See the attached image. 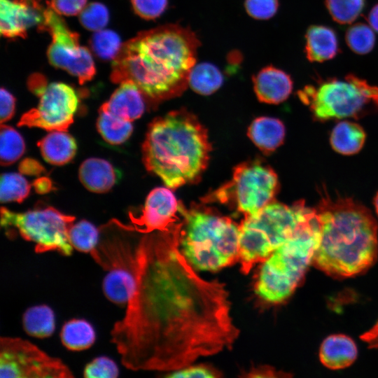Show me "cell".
Listing matches in <instances>:
<instances>
[{
	"label": "cell",
	"mask_w": 378,
	"mask_h": 378,
	"mask_svg": "<svg viewBox=\"0 0 378 378\" xmlns=\"http://www.w3.org/2000/svg\"><path fill=\"white\" fill-rule=\"evenodd\" d=\"M253 83L258 100L274 104L287 99L293 86L290 75L273 66H267L254 75Z\"/></svg>",
	"instance_id": "cell-17"
},
{
	"label": "cell",
	"mask_w": 378,
	"mask_h": 378,
	"mask_svg": "<svg viewBox=\"0 0 378 378\" xmlns=\"http://www.w3.org/2000/svg\"><path fill=\"white\" fill-rule=\"evenodd\" d=\"M20 173L27 175H39L44 172L45 168L37 160L31 158H25L19 164Z\"/></svg>",
	"instance_id": "cell-42"
},
{
	"label": "cell",
	"mask_w": 378,
	"mask_h": 378,
	"mask_svg": "<svg viewBox=\"0 0 378 378\" xmlns=\"http://www.w3.org/2000/svg\"><path fill=\"white\" fill-rule=\"evenodd\" d=\"M97 128L103 139L111 144H120L130 136L133 127L131 122L120 119L99 108Z\"/></svg>",
	"instance_id": "cell-28"
},
{
	"label": "cell",
	"mask_w": 378,
	"mask_h": 378,
	"mask_svg": "<svg viewBox=\"0 0 378 378\" xmlns=\"http://www.w3.org/2000/svg\"><path fill=\"white\" fill-rule=\"evenodd\" d=\"M183 221L141 237L134 290L111 340L133 371L170 372L230 349L239 336L229 292L183 254Z\"/></svg>",
	"instance_id": "cell-1"
},
{
	"label": "cell",
	"mask_w": 378,
	"mask_h": 378,
	"mask_svg": "<svg viewBox=\"0 0 378 378\" xmlns=\"http://www.w3.org/2000/svg\"><path fill=\"white\" fill-rule=\"evenodd\" d=\"M200 45L191 29L178 24L139 32L122 44L111 80L133 83L151 104L176 97L189 85Z\"/></svg>",
	"instance_id": "cell-2"
},
{
	"label": "cell",
	"mask_w": 378,
	"mask_h": 378,
	"mask_svg": "<svg viewBox=\"0 0 378 378\" xmlns=\"http://www.w3.org/2000/svg\"><path fill=\"white\" fill-rule=\"evenodd\" d=\"M86 2L87 0H50L48 3L59 15L72 16L79 14Z\"/></svg>",
	"instance_id": "cell-40"
},
{
	"label": "cell",
	"mask_w": 378,
	"mask_h": 378,
	"mask_svg": "<svg viewBox=\"0 0 378 378\" xmlns=\"http://www.w3.org/2000/svg\"><path fill=\"white\" fill-rule=\"evenodd\" d=\"M78 177L88 190L103 193L108 191L116 183L117 173L108 161L92 158L85 160L80 164Z\"/></svg>",
	"instance_id": "cell-21"
},
{
	"label": "cell",
	"mask_w": 378,
	"mask_h": 378,
	"mask_svg": "<svg viewBox=\"0 0 378 378\" xmlns=\"http://www.w3.org/2000/svg\"><path fill=\"white\" fill-rule=\"evenodd\" d=\"M365 4V0H325L330 16L341 24L353 22L361 14Z\"/></svg>",
	"instance_id": "cell-33"
},
{
	"label": "cell",
	"mask_w": 378,
	"mask_h": 378,
	"mask_svg": "<svg viewBox=\"0 0 378 378\" xmlns=\"http://www.w3.org/2000/svg\"><path fill=\"white\" fill-rule=\"evenodd\" d=\"M109 15L102 4L92 2L86 5L79 13L80 24L90 31L103 29L108 22Z\"/></svg>",
	"instance_id": "cell-35"
},
{
	"label": "cell",
	"mask_w": 378,
	"mask_h": 378,
	"mask_svg": "<svg viewBox=\"0 0 378 378\" xmlns=\"http://www.w3.org/2000/svg\"><path fill=\"white\" fill-rule=\"evenodd\" d=\"M99 238V230L85 220L74 224L69 231L72 247L80 252L90 253L95 248Z\"/></svg>",
	"instance_id": "cell-30"
},
{
	"label": "cell",
	"mask_w": 378,
	"mask_h": 378,
	"mask_svg": "<svg viewBox=\"0 0 378 378\" xmlns=\"http://www.w3.org/2000/svg\"><path fill=\"white\" fill-rule=\"evenodd\" d=\"M316 209L321 237L312 265L340 279L366 272L378 255V224L371 211L352 198L327 195Z\"/></svg>",
	"instance_id": "cell-3"
},
{
	"label": "cell",
	"mask_w": 378,
	"mask_h": 378,
	"mask_svg": "<svg viewBox=\"0 0 378 378\" xmlns=\"http://www.w3.org/2000/svg\"><path fill=\"white\" fill-rule=\"evenodd\" d=\"M166 377L172 378H215L220 377V373L207 365H193V364H191L183 368L170 372Z\"/></svg>",
	"instance_id": "cell-39"
},
{
	"label": "cell",
	"mask_w": 378,
	"mask_h": 378,
	"mask_svg": "<svg viewBox=\"0 0 378 378\" xmlns=\"http://www.w3.org/2000/svg\"><path fill=\"white\" fill-rule=\"evenodd\" d=\"M1 112L0 120L1 124L8 121L14 115L15 97L4 88L0 91Z\"/></svg>",
	"instance_id": "cell-41"
},
{
	"label": "cell",
	"mask_w": 378,
	"mask_h": 378,
	"mask_svg": "<svg viewBox=\"0 0 378 378\" xmlns=\"http://www.w3.org/2000/svg\"><path fill=\"white\" fill-rule=\"evenodd\" d=\"M44 7L31 0H0V32L6 38H25L27 29L39 26Z\"/></svg>",
	"instance_id": "cell-16"
},
{
	"label": "cell",
	"mask_w": 378,
	"mask_h": 378,
	"mask_svg": "<svg viewBox=\"0 0 378 378\" xmlns=\"http://www.w3.org/2000/svg\"><path fill=\"white\" fill-rule=\"evenodd\" d=\"M247 134L260 150L270 153L284 143L286 130L283 122L277 118L260 117L251 122Z\"/></svg>",
	"instance_id": "cell-22"
},
{
	"label": "cell",
	"mask_w": 378,
	"mask_h": 378,
	"mask_svg": "<svg viewBox=\"0 0 378 378\" xmlns=\"http://www.w3.org/2000/svg\"><path fill=\"white\" fill-rule=\"evenodd\" d=\"M100 108L125 121L132 122L139 118L145 109V98L139 89L132 82L120 83Z\"/></svg>",
	"instance_id": "cell-18"
},
{
	"label": "cell",
	"mask_w": 378,
	"mask_h": 378,
	"mask_svg": "<svg viewBox=\"0 0 378 378\" xmlns=\"http://www.w3.org/2000/svg\"><path fill=\"white\" fill-rule=\"evenodd\" d=\"M28 85L39 97L38 105L24 113L18 125L48 132H66L74 122L78 104L75 90L65 83H47L46 78L39 74L29 77Z\"/></svg>",
	"instance_id": "cell-12"
},
{
	"label": "cell",
	"mask_w": 378,
	"mask_h": 378,
	"mask_svg": "<svg viewBox=\"0 0 378 378\" xmlns=\"http://www.w3.org/2000/svg\"><path fill=\"white\" fill-rule=\"evenodd\" d=\"M134 12L141 18L153 20L167 8V0H131Z\"/></svg>",
	"instance_id": "cell-38"
},
{
	"label": "cell",
	"mask_w": 378,
	"mask_h": 378,
	"mask_svg": "<svg viewBox=\"0 0 378 378\" xmlns=\"http://www.w3.org/2000/svg\"><path fill=\"white\" fill-rule=\"evenodd\" d=\"M38 27L51 36L47 56L52 66L76 76L81 85L92 79L96 70L90 52L80 46L78 34L69 28L48 2L44 7L43 22Z\"/></svg>",
	"instance_id": "cell-13"
},
{
	"label": "cell",
	"mask_w": 378,
	"mask_h": 378,
	"mask_svg": "<svg viewBox=\"0 0 378 378\" xmlns=\"http://www.w3.org/2000/svg\"><path fill=\"white\" fill-rule=\"evenodd\" d=\"M33 186L36 192L38 194L48 193L52 188V182L50 179L47 177H39L36 178L34 181Z\"/></svg>",
	"instance_id": "cell-45"
},
{
	"label": "cell",
	"mask_w": 378,
	"mask_h": 378,
	"mask_svg": "<svg viewBox=\"0 0 378 378\" xmlns=\"http://www.w3.org/2000/svg\"><path fill=\"white\" fill-rule=\"evenodd\" d=\"M286 373L276 371L272 367H258L252 368L246 375L250 377H286Z\"/></svg>",
	"instance_id": "cell-43"
},
{
	"label": "cell",
	"mask_w": 378,
	"mask_h": 378,
	"mask_svg": "<svg viewBox=\"0 0 378 378\" xmlns=\"http://www.w3.org/2000/svg\"><path fill=\"white\" fill-rule=\"evenodd\" d=\"M358 349L349 336L335 334L327 337L319 349L321 363L330 370H340L350 366L356 359Z\"/></svg>",
	"instance_id": "cell-19"
},
{
	"label": "cell",
	"mask_w": 378,
	"mask_h": 378,
	"mask_svg": "<svg viewBox=\"0 0 378 378\" xmlns=\"http://www.w3.org/2000/svg\"><path fill=\"white\" fill-rule=\"evenodd\" d=\"M38 146L43 159L53 165H64L76 155V142L64 131H52L42 138Z\"/></svg>",
	"instance_id": "cell-23"
},
{
	"label": "cell",
	"mask_w": 378,
	"mask_h": 378,
	"mask_svg": "<svg viewBox=\"0 0 378 378\" xmlns=\"http://www.w3.org/2000/svg\"><path fill=\"white\" fill-rule=\"evenodd\" d=\"M131 225L113 220L99 229V238L90 255L106 272L102 282L105 297L125 305L136 282L141 237L136 239Z\"/></svg>",
	"instance_id": "cell-8"
},
{
	"label": "cell",
	"mask_w": 378,
	"mask_h": 378,
	"mask_svg": "<svg viewBox=\"0 0 378 378\" xmlns=\"http://www.w3.org/2000/svg\"><path fill=\"white\" fill-rule=\"evenodd\" d=\"M320 237L317 209L309 206L293 236L262 262L254 286L256 295L272 304L289 298L312 265Z\"/></svg>",
	"instance_id": "cell-5"
},
{
	"label": "cell",
	"mask_w": 378,
	"mask_h": 378,
	"mask_svg": "<svg viewBox=\"0 0 378 378\" xmlns=\"http://www.w3.org/2000/svg\"><path fill=\"white\" fill-rule=\"evenodd\" d=\"M76 218L64 214L52 206L23 213L1 208V225L5 230L15 229L25 240L35 244L37 253L57 251L70 255L74 250L69 231Z\"/></svg>",
	"instance_id": "cell-11"
},
{
	"label": "cell",
	"mask_w": 378,
	"mask_h": 378,
	"mask_svg": "<svg viewBox=\"0 0 378 378\" xmlns=\"http://www.w3.org/2000/svg\"><path fill=\"white\" fill-rule=\"evenodd\" d=\"M211 149L205 127L193 114L181 109L150 123L142 145L143 162L167 187L175 189L201 176Z\"/></svg>",
	"instance_id": "cell-4"
},
{
	"label": "cell",
	"mask_w": 378,
	"mask_h": 378,
	"mask_svg": "<svg viewBox=\"0 0 378 378\" xmlns=\"http://www.w3.org/2000/svg\"><path fill=\"white\" fill-rule=\"evenodd\" d=\"M279 188L277 175L270 166L258 161L246 162L234 168L229 182L202 200L232 204L246 217L274 201Z\"/></svg>",
	"instance_id": "cell-10"
},
{
	"label": "cell",
	"mask_w": 378,
	"mask_h": 378,
	"mask_svg": "<svg viewBox=\"0 0 378 378\" xmlns=\"http://www.w3.org/2000/svg\"><path fill=\"white\" fill-rule=\"evenodd\" d=\"M308 208L302 200L291 206L274 200L258 213L244 217L239 225L241 272L248 274L257 263L262 262L293 237Z\"/></svg>",
	"instance_id": "cell-7"
},
{
	"label": "cell",
	"mask_w": 378,
	"mask_h": 378,
	"mask_svg": "<svg viewBox=\"0 0 378 378\" xmlns=\"http://www.w3.org/2000/svg\"><path fill=\"white\" fill-rule=\"evenodd\" d=\"M31 1L36 4L41 5V0H31Z\"/></svg>",
	"instance_id": "cell-48"
},
{
	"label": "cell",
	"mask_w": 378,
	"mask_h": 378,
	"mask_svg": "<svg viewBox=\"0 0 378 378\" xmlns=\"http://www.w3.org/2000/svg\"><path fill=\"white\" fill-rule=\"evenodd\" d=\"M183 217L180 246L183 254L197 270L217 271L239 262V225L212 209L196 206Z\"/></svg>",
	"instance_id": "cell-6"
},
{
	"label": "cell",
	"mask_w": 378,
	"mask_h": 378,
	"mask_svg": "<svg viewBox=\"0 0 378 378\" xmlns=\"http://www.w3.org/2000/svg\"><path fill=\"white\" fill-rule=\"evenodd\" d=\"M371 27L378 33V4L372 7L368 16Z\"/></svg>",
	"instance_id": "cell-46"
},
{
	"label": "cell",
	"mask_w": 378,
	"mask_h": 378,
	"mask_svg": "<svg viewBox=\"0 0 378 378\" xmlns=\"http://www.w3.org/2000/svg\"><path fill=\"white\" fill-rule=\"evenodd\" d=\"M122 44L119 36L108 29L95 31L90 39L92 50L104 59H113L119 52Z\"/></svg>",
	"instance_id": "cell-34"
},
{
	"label": "cell",
	"mask_w": 378,
	"mask_h": 378,
	"mask_svg": "<svg viewBox=\"0 0 378 378\" xmlns=\"http://www.w3.org/2000/svg\"><path fill=\"white\" fill-rule=\"evenodd\" d=\"M22 326L29 335L37 338H46L54 332L55 314L46 304L29 307L23 314Z\"/></svg>",
	"instance_id": "cell-26"
},
{
	"label": "cell",
	"mask_w": 378,
	"mask_h": 378,
	"mask_svg": "<svg viewBox=\"0 0 378 378\" xmlns=\"http://www.w3.org/2000/svg\"><path fill=\"white\" fill-rule=\"evenodd\" d=\"M366 133L358 123L349 120L338 122L332 128L330 144L337 153L344 155L358 153L363 147Z\"/></svg>",
	"instance_id": "cell-24"
},
{
	"label": "cell",
	"mask_w": 378,
	"mask_h": 378,
	"mask_svg": "<svg viewBox=\"0 0 378 378\" xmlns=\"http://www.w3.org/2000/svg\"><path fill=\"white\" fill-rule=\"evenodd\" d=\"M73 372L32 342L15 337L0 338L1 378H70Z\"/></svg>",
	"instance_id": "cell-14"
},
{
	"label": "cell",
	"mask_w": 378,
	"mask_h": 378,
	"mask_svg": "<svg viewBox=\"0 0 378 378\" xmlns=\"http://www.w3.org/2000/svg\"><path fill=\"white\" fill-rule=\"evenodd\" d=\"M119 368L116 363L107 356H98L88 363L83 370L86 378H116Z\"/></svg>",
	"instance_id": "cell-36"
},
{
	"label": "cell",
	"mask_w": 378,
	"mask_h": 378,
	"mask_svg": "<svg viewBox=\"0 0 378 378\" xmlns=\"http://www.w3.org/2000/svg\"><path fill=\"white\" fill-rule=\"evenodd\" d=\"M25 150L22 136L14 128L1 124L0 129L1 164L8 166L17 161Z\"/></svg>",
	"instance_id": "cell-29"
},
{
	"label": "cell",
	"mask_w": 378,
	"mask_h": 378,
	"mask_svg": "<svg viewBox=\"0 0 378 378\" xmlns=\"http://www.w3.org/2000/svg\"><path fill=\"white\" fill-rule=\"evenodd\" d=\"M248 15L256 20H268L279 8L278 0H246L244 3Z\"/></svg>",
	"instance_id": "cell-37"
},
{
	"label": "cell",
	"mask_w": 378,
	"mask_h": 378,
	"mask_svg": "<svg viewBox=\"0 0 378 378\" xmlns=\"http://www.w3.org/2000/svg\"><path fill=\"white\" fill-rule=\"evenodd\" d=\"M31 186L20 174L6 173L1 176L0 199L1 202L21 203L29 195Z\"/></svg>",
	"instance_id": "cell-31"
},
{
	"label": "cell",
	"mask_w": 378,
	"mask_h": 378,
	"mask_svg": "<svg viewBox=\"0 0 378 378\" xmlns=\"http://www.w3.org/2000/svg\"><path fill=\"white\" fill-rule=\"evenodd\" d=\"M345 40L349 48L355 53H369L375 44V35L367 24L359 22L350 26L345 34Z\"/></svg>",
	"instance_id": "cell-32"
},
{
	"label": "cell",
	"mask_w": 378,
	"mask_h": 378,
	"mask_svg": "<svg viewBox=\"0 0 378 378\" xmlns=\"http://www.w3.org/2000/svg\"><path fill=\"white\" fill-rule=\"evenodd\" d=\"M60 340L62 344L70 351H83L94 343L96 333L93 326L88 321L74 318L63 325Z\"/></svg>",
	"instance_id": "cell-25"
},
{
	"label": "cell",
	"mask_w": 378,
	"mask_h": 378,
	"mask_svg": "<svg viewBox=\"0 0 378 378\" xmlns=\"http://www.w3.org/2000/svg\"><path fill=\"white\" fill-rule=\"evenodd\" d=\"M223 76L214 64L204 62L195 65L189 76V85L197 93L209 95L222 85Z\"/></svg>",
	"instance_id": "cell-27"
},
{
	"label": "cell",
	"mask_w": 378,
	"mask_h": 378,
	"mask_svg": "<svg viewBox=\"0 0 378 378\" xmlns=\"http://www.w3.org/2000/svg\"><path fill=\"white\" fill-rule=\"evenodd\" d=\"M360 338L368 344L369 349H378V321L363 333Z\"/></svg>",
	"instance_id": "cell-44"
},
{
	"label": "cell",
	"mask_w": 378,
	"mask_h": 378,
	"mask_svg": "<svg viewBox=\"0 0 378 378\" xmlns=\"http://www.w3.org/2000/svg\"><path fill=\"white\" fill-rule=\"evenodd\" d=\"M337 36L332 28L311 25L305 34L304 52L311 62H322L334 58L339 52Z\"/></svg>",
	"instance_id": "cell-20"
},
{
	"label": "cell",
	"mask_w": 378,
	"mask_h": 378,
	"mask_svg": "<svg viewBox=\"0 0 378 378\" xmlns=\"http://www.w3.org/2000/svg\"><path fill=\"white\" fill-rule=\"evenodd\" d=\"M315 120L359 119L378 111V87L353 74L344 79H319L298 92Z\"/></svg>",
	"instance_id": "cell-9"
},
{
	"label": "cell",
	"mask_w": 378,
	"mask_h": 378,
	"mask_svg": "<svg viewBox=\"0 0 378 378\" xmlns=\"http://www.w3.org/2000/svg\"><path fill=\"white\" fill-rule=\"evenodd\" d=\"M179 202L170 189L154 188L148 194L140 214L129 213L131 227L144 234L168 232L179 219Z\"/></svg>",
	"instance_id": "cell-15"
},
{
	"label": "cell",
	"mask_w": 378,
	"mask_h": 378,
	"mask_svg": "<svg viewBox=\"0 0 378 378\" xmlns=\"http://www.w3.org/2000/svg\"><path fill=\"white\" fill-rule=\"evenodd\" d=\"M374 206L375 208L376 214L378 216V192H377L374 198Z\"/></svg>",
	"instance_id": "cell-47"
}]
</instances>
